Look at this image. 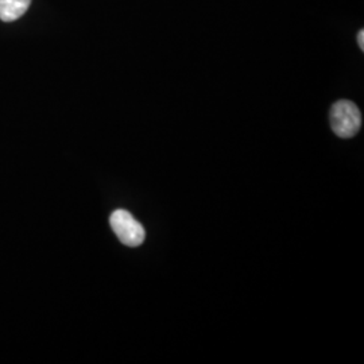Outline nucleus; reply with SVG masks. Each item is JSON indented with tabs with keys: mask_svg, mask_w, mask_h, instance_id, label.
Returning <instances> with one entry per match:
<instances>
[{
	"mask_svg": "<svg viewBox=\"0 0 364 364\" xmlns=\"http://www.w3.org/2000/svg\"><path fill=\"white\" fill-rule=\"evenodd\" d=\"M331 127L338 138L355 136L362 127V114L350 100H338L331 108Z\"/></svg>",
	"mask_w": 364,
	"mask_h": 364,
	"instance_id": "obj_1",
	"label": "nucleus"
},
{
	"mask_svg": "<svg viewBox=\"0 0 364 364\" xmlns=\"http://www.w3.org/2000/svg\"><path fill=\"white\" fill-rule=\"evenodd\" d=\"M109 224L119 240L129 247H138L146 239L144 225L124 209L115 210L109 218Z\"/></svg>",
	"mask_w": 364,
	"mask_h": 364,
	"instance_id": "obj_2",
	"label": "nucleus"
},
{
	"mask_svg": "<svg viewBox=\"0 0 364 364\" xmlns=\"http://www.w3.org/2000/svg\"><path fill=\"white\" fill-rule=\"evenodd\" d=\"M31 0H0V19L3 22H14L25 15Z\"/></svg>",
	"mask_w": 364,
	"mask_h": 364,
	"instance_id": "obj_3",
	"label": "nucleus"
},
{
	"mask_svg": "<svg viewBox=\"0 0 364 364\" xmlns=\"http://www.w3.org/2000/svg\"><path fill=\"white\" fill-rule=\"evenodd\" d=\"M358 43H359V48L364 50V31L363 30H360L359 33H358Z\"/></svg>",
	"mask_w": 364,
	"mask_h": 364,
	"instance_id": "obj_4",
	"label": "nucleus"
}]
</instances>
